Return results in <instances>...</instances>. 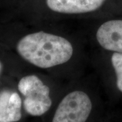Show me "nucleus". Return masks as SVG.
I'll return each instance as SVG.
<instances>
[{"label": "nucleus", "instance_id": "f257e3e1", "mask_svg": "<svg viewBox=\"0 0 122 122\" xmlns=\"http://www.w3.org/2000/svg\"><path fill=\"white\" fill-rule=\"evenodd\" d=\"M18 54L27 62L41 69L65 63L71 58L73 48L65 38L44 31L23 36L16 45Z\"/></svg>", "mask_w": 122, "mask_h": 122}, {"label": "nucleus", "instance_id": "f03ea898", "mask_svg": "<svg viewBox=\"0 0 122 122\" xmlns=\"http://www.w3.org/2000/svg\"><path fill=\"white\" fill-rule=\"evenodd\" d=\"M18 90L24 97V109L30 115L41 116L51 107L50 88L37 75H28L21 77Z\"/></svg>", "mask_w": 122, "mask_h": 122}, {"label": "nucleus", "instance_id": "7ed1b4c3", "mask_svg": "<svg viewBox=\"0 0 122 122\" xmlns=\"http://www.w3.org/2000/svg\"><path fill=\"white\" fill-rule=\"evenodd\" d=\"M92 101L86 93L76 90L61 100L52 122H86L92 111Z\"/></svg>", "mask_w": 122, "mask_h": 122}, {"label": "nucleus", "instance_id": "20e7f679", "mask_svg": "<svg viewBox=\"0 0 122 122\" xmlns=\"http://www.w3.org/2000/svg\"><path fill=\"white\" fill-rule=\"evenodd\" d=\"M96 39L105 50L122 53V20H111L102 23L97 30Z\"/></svg>", "mask_w": 122, "mask_h": 122}, {"label": "nucleus", "instance_id": "39448f33", "mask_svg": "<svg viewBox=\"0 0 122 122\" xmlns=\"http://www.w3.org/2000/svg\"><path fill=\"white\" fill-rule=\"evenodd\" d=\"M106 0H46L50 10L66 14H85L96 11Z\"/></svg>", "mask_w": 122, "mask_h": 122}, {"label": "nucleus", "instance_id": "423d86ee", "mask_svg": "<svg viewBox=\"0 0 122 122\" xmlns=\"http://www.w3.org/2000/svg\"><path fill=\"white\" fill-rule=\"evenodd\" d=\"M22 99L16 92L0 91V122H16L22 117Z\"/></svg>", "mask_w": 122, "mask_h": 122}, {"label": "nucleus", "instance_id": "0eeeda50", "mask_svg": "<svg viewBox=\"0 0 122 122\" xmlns=\"http://www.w3.org/2000/svg\"><path fill=\"white\" fill-rule=\"evenodd\" d=\"M111 63L117 77V86L122 92V53L114 52L111 56Z\"/></svg>", "mask_w": 122, "mask_h": 122}, {"label": "nucleus", "instance_id": "6e6552de", "mask_svg": "<svg viewBox=\"0 0 122 122\" xmlns=\"http://www.w3.org/2000/svg\"><path fill=\"white\" fill-rule=\"evenodd\" d=\"M3 72H4V65L2 63V61H1V59H0V79L1 78Z\"/></svg>", "mask_w": 122, "mask_h": 122}]
</instances>
